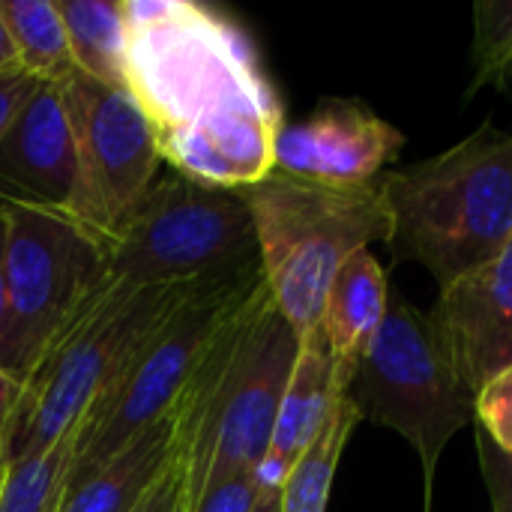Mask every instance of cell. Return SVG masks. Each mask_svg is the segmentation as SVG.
Masks as SVG:
<instances>
[{"label":"cell","mask_w":512,"mask_h":512,"mask_svg":"<svg viewBox=\"0 0 512 512\" xmlns=\"http://www.w3.org/2000/svg\"><path fill=\"white\" fill-rule=\"evenodd\" d=\"M126 78L162 162L246 189L276 162L282 105L246 33L192 0H126Z\"/></svg>","instance_id":"6da1fadb"},{"label":"cell","mask_w":512,"mask_h":512,"mask_svg":"<svg viewBox=\"0 0 512 512\" xmlns=\"http://www.w3.org/2000/svg\"><path fill=\"white\" fill-rule=\"evenodd\" d=\"M297 354L300 336L261 282L174 405L189 510L210 489L261 471Z\"/></svg>","instance_id":"7a4b0ae2"},{"label":"cell","mask_w":512,"mask_h":512,"mask_svg":"<svg viewBox=\"0 0 512 512\" xmlns=\"http://www.w3.org/2000/svg\"><path fill=\"white\" fill-rule=\"evenodd\" d=\"M384 195L390 249L447 291L512 237V135L486 123L456 147L384 174Z\"/></svg>","instance_id":"3957f363"},{"label":"cell","mask_w":512,"mask_h":512,"mask_svg":"<svg viewBox=\"0 0 512 512\" xmlns=\"http://www.w3.org/2000/svg\"><path fill=\"white\" fill-rule=\"evenodd\" d=\"M198 285H132L108 276L24 381L0 462H24L66 438Z\"/></svg>","instance_id":"277c9868"},{"label":"cell","mask_w":512,"mask_h":512,"mask_svg":"<svg viewBox=\"0 0 512 512\" xmlns=\"http://www.w3.org/2000/svg\"><path fill=\"white\" fill-rule=\"evenodd\" d=\"M243 195L264 282L297 336H306L321 321L339 267L390 237L384 174L366 186H324L270 171Z\"/></svg>","instance_id":"5b68a950"},{"label":"cell","mask_w":512,"mask_h":512,"mask_svg":"<svg viewBox=\"0 0 512 512\" xmlns=\"http://www.w3.org/2000/svg\"><path fill=\"white\" fill-rule=\"evenodd\" d=\"M261 264L201 282L138 348L117 381L78 423L69 483L108 462L141 432L165 420L180 402L222 330L261 288Z\"/></svg>","instance_id":"8992f818"},{"label":"cell","mask_w":512,"mask_h":512,"mask_svg":"<svg viewBox=\"0 0 512 512\" xmlns=\"http://www.w3.org/2000/svg\"><path fill=\"white\" fill-rule=\"evenodd\" d=\"M105 255L111 276L132 285H189L261 264L243 189L210 186L168 165Z\"/></svg>","instance_id":"52a82bcc"},{"label":"cell","mask_w":512,"mask_h":512,"mask_svg":"<svg viewBox=\"0 0 512 512\" xmlns=\"http://www.w3.org/2000/svg\"><path fill=\"white\" fill-rule=\"evenodd\" d=\"M345 399L360 420L399 432L420 456L426 495L447 444L477 420V393L462 378L429 315L399 294L390 297L384 327L348 378Z\"/></svg>","instance_id":"ba28073f"},{"label":"cell","mask_w":512,"mask_h":512,"mask_svg":"<svg viewBox=\"0 0 512 512\" xmlns=\"http://www.w3.org/2000/svg\"><path fill=\"white\" fill-rule=\"evenodd\" d=\"M6 216V327L0 369L27 381L57 333L111 276L99 240L63 213L0 207Z\"/></svg>","instance_id":"9c48e42d"},{"label":"cell","mask_w":512,"mask_h":512,"mask_svg":"<svg viewBox=\"0 0 512 512\" xmlns=\"http://www.w3.org/2000/svg\"><path fill=\"white\" fill-rule=\"evenodd\" d=\"M60 87L75 138V189L66 216L105 246L165 162L132 93L81 72Z\"/></svg>","instance_id":"30bf717a"},{"label":"cell","mask_w":512,"mask_h":512,"mask_svg":"<svg viewBox=\"0 0 512 512\" xmlns=\"http://www.w3.org/2000/svg\"><path fill=\"white\" fill-rule=\"evenodd\" d=\"M402 144V132L372 108L327 99L303 123L282 129L273 171L324 186H366L381 177Z\"/></svg>","instance_id":"8fae6325"},{"label":"cell","mask_w":512,"mask_h":512,"mask_svg":"<svg viewBox=\"0 0 512 512\" xmlns=\"http://www.w3.org/2000/svg\"><path fill=\"white\" fill-rule=\"evenodd\" d=\"M75 189V138L63 87L39 81L0 141V207L69 213Z\"/></svg>","instance_id":"7c38bea8"},{"label":"cell","mask_w":512,"mask_h":512,"mask_svg":"<svg viewBox=\"0 0 512 512\" xmlns=\"http://www.w3.org/2000/svg\"><path fill=\"white\" fill-rule=\"evenodd\" d=\"M429 321L474 393L512 369V237L489 264L438 294Z\"/></svg>","instance_id":"4fadbf2b"},{"label":"cell","mask_w":512,"mask_h":512,"mask_svg":"<svg viewBox=\"0 0 512 512\" xmlns=\"http://www.w3.org/2000/svg\"><path fill=\"white\" fill-rule=\"evenodd\" d=\"M348 372L339 369L324 333L315 327L312 333L300 336V354L285 387L273 441L267 459L258 471L261 492L279 495L297 462L312 450L321 432L330 426L339 402L348 390Z\"/></svg>","instance_id":"5bb4252c"},{"label":"cell","mask_w":512,"mask_h":512,"mask_svg":"<svg viewBox=\"0 0 512 512\" xmlns=\"http://www.w3.org/2000/svg\"><path fill=\"white\" fill-rule=\"evenodd\" d=\"M180 459L177 414L141 432L108 462L72 480L57 512H135Z\"/></svg>","instance_id":"9a60e30c"},{"label":"cell","mask_w":512,"mask_h":512,"mask_svg":"<svg viewBox=\"0 0 512 512\" xmlns=\"http://www.w3.org/2000/svg\"><path fill=\"white\" fill-rule=\"evenodd\" d=\"M387 306L390 288L378 258L369 249L354 252L339 267L318 321V330L324 333L339 369H345L348 375L357 369V363L372 348L378 330L384 327Z\"/></svg>","instance_id":"2e32d148"},{"label":"cell","mask_w":512,"mask_h":512,"mask_svg":"<svg viewBox=\"0 0 512 512\" xmlns=\"http://www.w3.org/2000/svg\"><path fill=\"white\" fill-rule=\"evenodd\" d=\"M75 72L129 93L126 0H57Z\"/></svg>","instance_id":"e0dca14e"},{"label":"cell","mask_w":512,"mask_h":512,"mask_svg":"<svg viewBox=\"0 0 512 512\" xmlns=\"http://www.w3.org/2000/svg\"><path fill=\"white\" fill-rule=\"evenodd\" d=\"M0 15L15 45L18 66L27 75L51 84H63L75 75L57 0H0Z\"/></svg>","instance_id":"ac0fdd59"},{"label":"cell","mask_w":512,"mask_h":512,"mask_svg":"<svg viewBox=\"0 0 512 512\" xmlns=\"http://www.w3.org/2000/svg\"><path fill=\"white\" fill-rule=\"evenodd\" d=\"M78 426L54 447L15 465H3L0 512H57L75 462Z\"/></svg>","instance_id":"d6986e66"},{"label":"cell","mask_w":512,"mask_h":512,"mask_svg":"<svg viewBox=\"0 0 512 512\" xmlns=\"http://www.w3.org/2000/svg\"><path fill=\"white\" fill-rule=\"evenodd\" d=\"M474 81L465 93L471 99L480 87L512 84V0L474 3Z\"/></svg>","instance_id":"ffe728a7"},{"label":"cell","mask_w":512,"mask_h":512,"mask_svg":"<svg viewBox=\"0 0 512 512\" xmlns=\"http://www.w3.org/2000/svg\"><path fill=\"white\" fill-rule=\"evenodd\" d=\"M477 423L480 432L512 459V369L477 393Z\"/></svg>","instance_id":"44dd1931"},{"label":"cell","mask_w":512,"mask_h":512,"mask_svg":"<svg viewBox=\"0 0 512 512\" xmlns=\"http://www.w3.org/2000/svg\"><path fill=\"white\" fill-rule=\"evenodd\" d=\"M480 468L492 498V512H512V459L501 453L483 432H477Z\"/></svg>","instance_id":"7402d4cb"},{"label":"cell","mask_w":512,"mask_h":512,"mask_svg":"<svg viewBox=\"0 0 512 512\" xmlns=\"http://www.w3.org/2000/svg\"><path fill=\"white\" fill-rule=\"evenodd\" d=\"M258 498H261L258 474H243L210 489L189 512H255Z\"/></svg>","instance_id":"603a6c76"},{"label":"cell","mask_w":512,"mask_h":512,"mask_svg":"<svg viewBox=\"0 0 512 512\" xmlns=\"http://www.w3.org/2000/svg\"><path fill=\"white\" fill-rule=\"evenodd\" d=\"M135 512H189L183 456L168 468V474L156 483V489L138 504V510Z\"/></svg>","instance_id":"cb8c5ba5"},{"label":"cell","mask_w":512,"mask_h":512,"mask_svg":"<svg viewBox=\"0 0 512 512\" xmlns=\"http://www.w3.org/2000/svg\"><path fill=\"white\" fill-rule=\"evenodd\" d=\"M36 78L27 75L24 69L15 72H3L0 75V141L9 132V126L15 123V117L21 114V108L30 102L33 90H36Z\"/></svg>","instance_id":"d4e9b609"},{"label":"cell","mask_w":512,"mask_h":512,"mask_svg":"<svg viewBox=\"0 0 512 512\" xmlns=\"http://www.w3.org/2000/svg\"><path fill=\"white\" fill-rule=\"evenodd\" d=\"M21 390H24V381H18L15 375H9V372L0 369V453H3V441L9 435L12 417L18 411Z\"/></svg>","instance_id":"484cf974"},{"label":"cell","mask_w":512,"mask_h":512,"mask_svg":"<svg viewBox=\"0 0 512 512\" xmlns=\"http://www.w3.org/2000/svg\"><path fill=\"white\" fill-rule=\"evenodd\" d=\"M6 327V216L0 210V336Z\"/></svg>","instance_id":"4316f807"},{"label":"cell","mask_w":512,"mask_h":512,"mask_svg":"<svg viewBox=\"0 0 512 512\" xmlns=\"http://www.w3.org/2000/svg\"><path fill=\"white\" fill-rule=\"evenodd\" d=\"M15 69H21V66H18V54H15L12 39H9L6 21H3V15H0V75H3V72H15Z\"/></svg>","instance_id":"83f0119b"},{"label":"cell","mask_w":512,"mask_h":512,"mask_svg":"<svg viewBox=\"0 0 512 512\" xmlns=\"http://www.w3.org/2000/svg\"><path fill=\"white\" fill-rule=\"evenodd\" d=\"M279 501H282V492H279V495H267V492H261L255 512H279Z\"/></svg>","instance_id":"f1b7e54d"},{"label":"cell","mask_w":512,"mask_h":512,"mask_svg":"<svg viewBox=\"0 0 512 512\" xmlns=\"http://www.w3.org/2000/svg\"><path fill=\"white\" fill-rule=\"evenodd\" d=\"M0 483H3V462H0Z\"/></svg>","instance_id":"f546056e"}]
</instances>
